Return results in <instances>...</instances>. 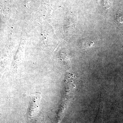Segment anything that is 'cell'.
Returning a JSON list of instances; mask_svg holds the SVG:
<instances>
[{"mask_svg":"<svg viewBox=\"0 0 123 123\" xmlns=\"http://www.w3.org/2000/svg\"><path fill=\"white\" fill-rule=\"evenodd\" d=\"M115 18L118 22L123 26V14L118 13L116 15Z\"/></svg>","mask_w":123,"mask_h":123,"instance_id":"6da1fadb","label":"cell"}]
</instances>
